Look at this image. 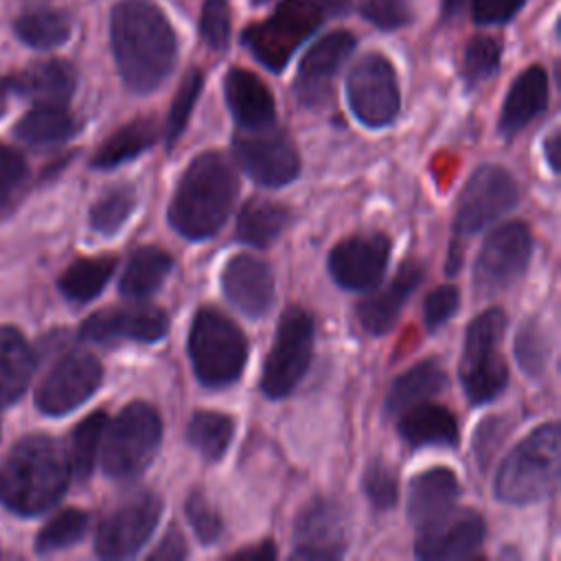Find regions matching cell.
I'll list each match as a JSON object with an SVG mask.
<instances>
[{"label": "cell", "instance_id": "cell-34", "mask_svg": "<svg viewBox=\"0 0 561 561\" xmlns=\"http://www.w3.org/2000/svg\"><path fill=\"white\" fill-rule=\"evenodd\" d=\"M15 35L33 48H55L70 37L72 20L64 9L35 7L13 22Z\"/></svg>", "mask_w": 561, "mask_h": 561}, {"label": "cell", "instance_id": "cell-20", "mask_svg": "<svg viewBox=\"0 0 561 561\" xmlns=\"http://www.w3.org/2000/svg\"><path fill=\"white\" fill-rule=\"evenodd\" d=\"M294 552L298 559H337L346 550V517L324 497L311 500L294 526Z\"/></svg>", "mask_w": 561, "mask_h": 561}, {"label": "cell", "instance_id": "cell-33", "mask_svg": "<svg viewBox=\"0 0 561 561\" xmlns=\"http://www.w3.org/2000/svg\"><path fill=\"white\" fill-rule=\"evenodd\" d=\"M158 138V127L151 118H136L116 129L92 156L94 169L118 167L138 153L147 151Z\"/></svg>", "mask_w": 561, "mask_h": 561}, {"label": "cell", "instance_id": "cell-48", "mask_svg": "<svg viewBox=\"0 0 561 561\" xmlns=\"http://www.w3.org/2000/svg\"><path fill=\"white\" fill-rule=\"evenodd\" d=\"M26 173L28 167L24 156L15 147L0 142V206H4L13 197Z\"/></svg>", "mask_w": 561, "mask_h": 561}, {"label": "cell", "instance_id": "cell-7", "mask_svg": "<svg viewBox=\"0 0 561 561\" xmlns=\"http://www.w3.org/2000/svg\"><path fill=\"white\" fill-rule=\"evenodd\" d=\"M506 316L500 307L482 311L469 322L460 362V381L473 405L493 401L508 383V368L500 355Z\"/></svg>", "mask_w": 561, "mask_h": 561}, {"label": "cell", "instance_id": "cell-5", "mask_svg": "<svg viewBox=\"0 0 561 561\" xmlns=\"http://www.w3.org/2000/svg\"><path fill=\"white\" fill-rule=\"evenodd\" d=\"M559 423H546L519 440L495 473V495L506 504L548 497L559 482Z\"/></svg>", "mask_w": 561, "mask_h": 561}, {"label": "cell", "instance_id": "cell-25", "mask_svg": "<svg viewBox=\"0 0 561 561\" xmlns=\"http://www.w3.org/2000/svg\"><path fill=\"white\" fill-rule=\"evenodd\" d=\"M460 493L456 476L445 469H427L412 478L408 491V515L416 528L438 519L454 508V502Z\"/></svg>", "mask_w": 561, "mask_h": 561}, {"label": "cell", "instance_id": "cell-37", "mask_svg": "<svg viewBox=\"0 0 561 561\" xmlns=\"http://www.w3.org/2000/svg\"><path fill=\"white\" fill-rule=\"evenodd\" d=\"M105 427H107V414L99 410L88 414L72 430L70 447H68V465H70V473H75L79 480H85L92 473L101 440L105 436Z\"/></svg>", "mask_w": 561, "mask_h": 561}, {"label": "cell", "instance_id": "cell-17", "mask_svg": "<svg viewBox=\"0 0 561 561\" xmlns=\"http://www.w3.org/2000/svg\"><path fill=\"white\" fill-rule=\"evenodd\" d=\"M484 519L469 508L447 511L419 528L414 552L425 561L467 559L482 546Z\"/></svg>", "mask_w": 561, "mask_h": 561}, {"label": "cell", "instance_id": "cell-18", "mask_svg": "<svg viewBox=\"0 0 561 561\" xmlns=\"http://www.w3.org/2000/svg\"><path fill=\"white\" fill-rule=\"evenodd\" d=\"M355 35L348 31H333L318 39L302 57L296 77V99L305 107H320L331 96V81L355 48Z\"/></svg>", "mask_w": 561, "mask_h": 561}, {"label": "cell", "instance_id": "cell-27", "mask_svg": "<svg viewBox=\"0 0 561 561\" xmlns=\"http://www.w3.org/2000/svg\"><path fill=\"white\" fill-rule=\"evenodd\" d=\"M399 434L412 447H456L458 421L436 403H414L399 414Z\"/></svg>", "mask_w": 561, "mask_h": 561}, {"label": "cell", "instance_id": "cell-44", "mask_svg": "<svg viewBox=\"0 0 561 561\" xmlns=\"http://www.w3.org/2000/svg\"><path fill=\"white\" fill-rule=\"evenodd\" d=\"M184 511H186L188 524L193 526V530L202 543H215L221 537L224 522H221L219 513L210 506V502L199 491H193L188 495Z\"/></svg>", "mask_w": 561, "mask_h": 561}, {"label": "cell", "instance_id": "cell-9", "mask_svg": "<svg viewBox=\"0 0 561 561\" xmlns=\"http://www.w3.org/2000/svg\"><path fill=\"white\" fill-rule=\"evenodd\" d=\"M313 355V320L300 307H289L276 327L274 344L261 375V390L270 399L287 397L307 375Z\"/></svg>", "mask_w": 561, "mask_h": 561}, {"label": "cell", "instance_id": "cell-24", "mask_svg": "<svg viewBox=\"0 0 561 561\" xmlns=\"http://www.w3.org/2000/svg\"><path fill=\"white\" fill-rule=\"evenodd\" d=\"M421 276H423V267L419 263L414 261L403 263L386 289L368 296L357 305V320L362 329L373 335L388 331L394 324L410 294L421 283Z\"/></svg>", "mask_w": 561, "mask_h": 561}, {"label": "cell", "instance_id": "cell-12", "mask_svg": "<svg viewBox=\"0 0 561 561\" xmlns=\"http://www.w3.org/2000/svg\"><path fill=\"white\" fill-rule=\"evenodd\" d=\"M234 153L245 173L263 186H285L300 171V156L291 138L276 125L261 129H239Z\"/></svg>", "mask_w": 561, "mask_h": 561}, {"label": "cell", "instance_id": "cell-8", "mask_svg": "<svg viewBox=\"0 0 561 561\" xmlns=\"http://www.w3.org/2000/svg\"><path fill=\"white\" fill-rule=\"evenodd\" d=\"M107 430V427H105ZM162 421L153 405L131 401L112 421L103 445V469L114 480L136 478L160 449Z\"/></svg>", "mask_w": 561, "mask_h": 561}, {"label": "cell", "instance_id": "cell-53", "mask_svg": "<svg viewBox=\"0 0 561 561\" xmlns=\"http://www.w3.org/2000/svg\"><path fill=\"white\" fill-rule=\"evenodd\" d=\"M546 160H548L550 169L554 173H559V134L557 131L546 140Z\"/></svg>", "mask_w": 561, "mask_h": 561}, {"label": "cell", "instance_id": "cell-46", "mask_svg": "<svg viewBox=\"0 0 561 561\" xmlns=\"http://www.w3.org/2000/svg\"><path fill=\"white\" fill-rule=\"evenodd\" d=\"M362 15L383 31H394L412 20L410 0H362Z\"/></svg>", "mask_w": 561, "mask_h": 561}, {"label": "cell", "instance_id": "cell-52", "mask_svg": "<svg viewBox=\"0 0 561 561\" xmlns=\"http://www.w3.org/2000/svg\"><path fill=\"white\" fill-rule=\"evenodd\" d=\"M274 554H276V550H274L272 543H259L256 548L239 550L234 557L237 559H259V561H265V559H272Z\"/></svg>", "mask_w": 561, "mask_h": 561}, {"label": "cell", "instance_id": "cell-11", "mask_svg": "<svg viewBox=\"0 0 561 561\" xmlns=\"http://www.w3.org/2000/svg\"><path fill=\"white\" fill-rule=\"evenodd\" d=\"M519 199L513 175L497 164L478 167L456 204V234L471 237L511 210Z\"/></svg>", "mask_w": 561, "mask_h": 561}, {"label": "cell", "instance_id": "cell-23", "mask_svg": "<svg viewBox=\"0 0 561 561\" xmlns=\"http://www.w3.org/2000/svg\"><path fill=\"white\" fill-rule=\"evenodd\" d=\"M11 90L35 105H66L77 85L75 68L64 59L37 61L18 75H9Z\"/></svg>", "mask_w": 561, "mask_h": 561}, {"label": "cell", "instance_id": "cell-42", "mask_svg": "<svg viewBox=\"0 0 561 561\" xmlns=\"http://www.w3.org/2000/svg\"><path fill=\"white\" fill-rule=\"evenodd\" d=\"M500 68V44L493 37H473L465 48L462 59V77L469 85H478L480 81L493 77Z\"/></svg>", "mask_w": 561, "mask_h": 561}, {"label": "cell", "instance_id": "cell-19", "mask_svg": "<svg viewBox=\"0 0 561 561\" xmlns=\"http://www.w3.org/2000/svg\"><path fill=\"white\" fill-rule=\"evenodd\" d=\"M169 329V318L160 307L151 305H131V307H112L92 313L83 320L79 337L96 344H112L121 340L131 342H156L164 337Z\"/></svg>", "mask_w": 561, "mask_h": 561}, {"label": "cell", "instance_id": "cell-6", "mask_svg": "<svg viewBox=\"0 0 561 561\" xmlns=\"http://www.w3.org/2000/svg\"><path fill=\"white\" fill-rule=\"evenodd\" d=\"M188 355L195 377L208 388H221L239 379L248 359V342L230 318L204 307L191 324Z\"/></svg>", "mask_w": 561, "mask_h": 561}, {"label": "cell", "instance_id": "cell-3", "mask_svg": "<svg viewBox=\"0 0 561 561\" xmlns=\"http://www.w3.org/2000/svg\"><path fill=\"white\" fill-rule=\"evenodd\" d=\"M239 191L230 160L219 151L199 153L182 173L169 204V224L186 239H208L230 215Z\"/></svg>", "mask_w": 561, "mask_h": 561}, {"label": "cell", "instance_id": "cell-36", "mask_svg": "<svg viewBox=\"0 0 561 561\" xmlns=\"http://www.w3.org/2000/svg\"><path fill=\"white\" fill-rule=\"evenodd\" d=\"M232 434H234V421L228 414L213 412V410L195 412L186 427L188 443L206 460H219L228 449Z\"/></svg>", "mask_w": 561, "mask_h": 561}, {"label": "cell", "instance_id": "cell-2", "mask_svg": "<svg viewBox=\"0 0 561 561\" xmlns=\"http://www.w3.org/2000/svg\"><path fill=\"white\" fill-rule=\"evenodd\" d=\"M70 480L68 456L61 445L44 434L20 438L0 467V500L24 517L53 508Z\"/></svg>", "mask_w": 561, "mask_h": 561}, {"label": "cell", "instance_id": "cell-49", "mask_svg": "<svg viewBox=\"0 0 561 561\" xmlns=\"http://www.w3.org/2000/svg\"><path fill=\"white\" fill-rule=\"evenodd\" d=\"M458 305H460V296H458L456 287L440 285V287L432 289L425 298V305H423L425 327L430 331L438 329L440 324H445L451 318V313L458 309Z\"/></svg>", "mask_w": 561, "mask_h": 561}, {"label": "cell", "instance_id": "cell-26", "mask_svg": "<svg viewBox=\"0 0 561 561\" xmlns=\"http://www.w3.org/2000/svg\"><path fill=\"white\" fill-rule=\"evenodd\" d=\"M548 103V75L541 66L526 68L511 85L502 112H500V131L504 136H515L522 131L535 116L546 110Z\"/></svg>", "mask_w": 561, "mask_h": 561}, {"label": "cell", "instance_id": "cell-56", "mask_svg": "<svg viewBox=\"0 0 561 561\" xmlns=\"http://www.w3.org/2000/svg\"><path fill=\"white\" fill-rule=\"evenodd\" d=\"M256 2H261V0H256Z\"/></svg>", "mask_w": 561, "mask_h": 561}, {"label": "cell", "instance_id": "cell-40", "mask_svg": "<svg viewBox=\"0 0 561 561\" xmlns=\"http://www.w3.org/2000/svg\"><path fill=\"white\" fill-rule=\"evenodd\" d=\"M548 355L550 344L543 327L537 320L524 322L515 337V357L519 362V368L530 377H539L546 370Z\"/></svg>", "mask_w": 561, "mask_h": 561}, {"label": "cell", "instance_id": "cell-14", "mask_svg": "<svg viewBox=\"0 0 561 561\" xmlns=\"http://www.w3.org/2000/svg\"><path fill=\"white\" fill-rule=\"evenodd\" d=\"M103 377L101 362L88 351H70L57 359L35 392V403L44 414L61 416L79 408L94 394Z\"/></svg>", "mask_w": 561, "mask_h": 561}, {"label": "cell", "instance_id": "cell-45", "mask_svg": "<svg viewBox=\"0 0 561 561\" xmlns=\"http://www.w3.org/2000/svg\"><path fill=\"white\" fill-rule=\"evenodd\" d=\"M199 33L213 50H224L230 39V9L226 0H206L199 20Z\"/></svg>", "mask_w": 561, "mask_h": 561}, {"label": "cell", "instance_id": "cell-47", "mask_svg": "<svg viewBox=\"0 0 561 561\" xmlns=\"http://www.w3.org/2000/svg\"><path fill=\"white\" fill-rule=\"evenodd\" d=\"M511 423L506 416H489L480 423L476 436H473V454L480 462L482 469H486V465L493 460L497 447L502 445L504 436L508 434Z\"/></svg>", "mask_w": 561, "mask_h": 561}, {"label": "cell", "instance_id": "cell-13", "mask_svg": "<svg viewBox=\"0 0 561 561\" xmlns=\"http://www.w3.org/2000/svg\"><path fill=\"white\" fill-rule=\"evenodd\" d=\"M533 237L524 221L497 226L478 254L473 283L480 294H495L513 285L528 267Z\"/></svg>", "mask_w": 561, "mask_h": 561}, {"label": "cell", "instance_id": "cell-15", "mask_svg": "<svg viewBox=\"0 0 561 561\" xmlns=\"http://www.w3.org/2000/svg\"><path fill=\"white\" fill-rule=\"evenodd\" d=\"M162 504L153 493L136 495L116 511H112L99 526L94 537V550L103 559L134 557L160 519Z\"/></svg>", "mask_w": 561, "mask_h": 561}, {"label": "cell", "instance_id": "cell-16", "mask_svg": "<svg viewBox=\"0 0 561 561\" xmlns=\"http://www.w3.org/2000/svg\"><path fill=\"white\" fill-rule=\"evenodd\" d=\"M390 259V239L381 232L355 234L340 241L329 254L333 280L346 289L366 291L379 285Z\"/></svg>", "mask_w": 561, "mask_h": 561}, {"label": "cell", "instance_id": "cell-32", "mask_svg": "<svg viewBox=\"0 0 561 561\" xmlns=\"http://www.w3.org/2000/svg\"><path fill=\"white\" fill-rule=\"evenodd\" d=\"M171 267L173 259L169 252L153 245L138 248L125 265L118 289L127 298H147L164 283Z\"/></svg>", "mask_w": 561, "mask_h": 561}, {"label": "cell", "instance_id": "cell-51", "mask_svg": "<svg viewBox=\"0 0 561 561\" xmlns=\"http://www.w3.org/2000/svg\"><path fill=\"white\" fill-rule=\"evenodd\" d=\"M184 557H186V546H184V539L178 528H171L162 537L160 546L149 554V559H162V561H178Z\"/></svg>", "mask_w": 561, "mask_h": 561}, {"label": "cell", "instance_id": "cell-50", "mask_svg": "<svg viewBox=\"0 0 561 561\" xmlns=\"http://www.w3.org/2000/svg\"><path fill=\"white\" fill-rule=\"evenodd\" d=\"M526 0H471V13L478 24L508 22Z\"/></svg>", "mask_w": 561, "mask_h": 561}, {"label": "cell", "instance_id": "cell-38", "mask_svg": "<svg viewBox=\"0 0 561 561\" xmlns=\"http://www.w3.org/2000/svg\"><path fill=\"white\" fill-rule=\"evenodd\" d=\"M90 526V515L81 508H64L35 537V550L39 554H48L61 548L77 543Z\"/></svg>", "mask_w": 561, "mask_h": 561}, {"label": "cell", "instance_id": "cell-22", "mask_svg": "<svg viewBox=\"0 0 561 561\" xmlns=\"http://www.w3.org/2000/svg\"><path fill=\"white\" fill-rule=\"evenodd\" d=\"M224 94L239 129H261L274 125L276 110L272 92L254 72L232 68L224 79Z\"/></svg>", "mask_w": 561, "mask_h": 561}, {"label": "cell", "instance_id": "cell-30", "mask_svg": "<svg viewBox=\"0 0 561 561\" xmlns=\"http://www.w3.org/2000/svg\"><path fill=\"white\" fill-rule=\"evenodd\" d=\"M289 221L291 213L287 206L270 199H250L239 213L237 237L248 245L267 248L280 237Z\"/></svg>", "mask_w": 561, "mask_h": 561}, {"label": "cell", "instance_id": "cell-43", "mask_svg": "<svg viewBox=\"0 0 561 561\" xmlns=\"http://www.w3.org/2000/svg\"><path fill=\"white\" fill-rule=\"evenodd\" d=\"M362 486L366 497L370 500L373 506L377 508H390L397 502V476L394 471L381 462L373 460L362 478Z\"/></svg>", "mask_w": 561, "mask_h": 561}, {"label": "cell", "instance_id": "cell-55", "mask_svg": "<svg viewBox=\"0 0 561 561\" xmlns=\"http://www.w3.org/2000/svg\"><path fill=\"white\" fill-rule=\"evenodd\" d=\"M13 96V90H11V79L9 77H0V116L4 114L7 110V101Z\"/></svg>", "mask_w": 561, "mask_h": 561}, {"label": "cell", "instance_id": "cell-39", "mask_svg": "<svg viewBox=\"0 0 561 561\" xmlns=\"http://www.w3.org/2000/svg\"><path fill=\"white\" fill-rule=\"evenodd\" d=\"M136 206L131 186H114L103 193L90 208V228L99 234H114L127 221Z\"/></svg>", "mask_w": 561, "mask_h": 561}, {"label": "cell", "instance_id": "cell-54", "mask_svg": "<svg viewBox=\"0 0 561 561\" xmlns=\"http://www.w3.org/2000/svg\"><path fill=\"white\" fill-rule=\"evenodd\" d=\"M462 2L465 0H440V18L449 20V18L458 15L462 9Z\"/></svg>", "mask_w": 561, "mask_h": 561}, {"label": "cell", "instance_id": "cell-21", "mask_svg": "<svg viewBox=\"0 0 561 561\" xmlns=\"http://www.w3.org/2000/svg\"><path fill=\"white\" fill-rule=\"evenodd\" d=\"M221 287L226 298L245 316L259 318L270 311L274 302V276L267 263L250 256H232L221 272Z\"/></svg>", "mask_w": 561, "mask_h": 561}, {"label": "cell", "instance_id": "cell-41", "mask_svg": "<svg viewBox=\"0 0 561 561\" xmlns=\"http://www.w3.org/2000/svg\"><path fill=\"white\" fill-rule=\"evenodd\" d=\"M202 83H204V75L202 70L193 68L186 72V77L182 79L175 99L171 103L169 116H167V125H164V136H167V145L173 147V142H178L180 134L184 131L188 116L197 103V96L202 92Z\"/></svg>", "mask_w": 561, "mask_h": 561}, {"label": "cell", "instance_id": "cell-1", "mask_svg": "<svg viewBox=\"0 0 561 561\" xmlns=\"http://www.w3.org/2000/svg\"><path fill=\"white\" fill-rule=\"evenodd\" d=\"M110 37L123 83L147 94L173 70L178 37L153 0H118L110 18Z\"/></svg>", "mask_w": 561, "mask_h": 561}, {"label": "cell", "instance_id": "cell-4", "mask_svg": "<svg viewBox=\"0 0 561 561\" xmlns=\"http://www.w3.org/2000/svg\"><path fill=\"white\" fill-rule=\"evenodd\" d=\"M348 7L351 0H283L267 20L248 26L241 42L265 68L278 72L329 15H342Z\"/></svg>", "mask_w": 561, "mask_h": 561}, {"label": "cell", "instance_id": "cell-28", "mask_svg": "<svg viewBox=\"0 0 561 561\" xmlns=\"http://www.w3.org/2000/svg\"><path fill=\"white\" fill-rule=\"evenodd\" d=\"M35 353L15 327H0V405L18 401L31 383Z\"/></svg>", "mask_w": 561, "mask_h": 561}, {"label": "cell", "instance_id": "cell-35", "mask_svg": "<svg viewBox=\"0 0 561 561\" xmlns=\"http://www.w3.org/2000/svg\"><path fill=\"white\" fill-rule=\"evenodd\" d=\"M114 267V256L79 259L59 276V291L72 302H88L103 291Z\"/></svg>", "mask_w": 561, "mask_h": 561}, {"label": "cell", "instance_id": "cell-29", "mask_svg": "<svg viewBox=\"0 0 561 561\" xmlns=\"http://www.w3.org/2000/svg\"><path fill=\"white\" fill-rule=\"evenodd\" d=\"M445 386H447V375L438 362L434 359L419 362L392 381L386 394V412L390 416H399L410 405L427 401L434 394L443 392Z\"/></svg>", "mask_w": 561, "mask_h": 561}, {"label": "cell", "instance_id": "cell-31", "mask_svg": "<svg viewBox=\"0 0 561 561\" xmlns=\"http://www.w3.org/2000/svg\"><path fill=\"white\" fill-rule=\"evenodd\" d=\"M81 123L66 110V105H35L18 123L13 134L28 145H55L72 138Z\"/></svg>", "mask_w": 561, "mask_h": 561}, {"label": "cell", "instance_id": "cell-10", "mask_svg": "<svg viewBox=\"0 0 561 561\" xmlns=\"http://www.w3.org/2000/svg\"><path fill=\"white\" fill-rule=\"evenodd\" d=\"M346 99L351 112L366 127H383L399 114V85L392 64L379 55H364L348 72Z\"/></svg>", "mask_w": 561, "mask_h": 561}]
</instances>
